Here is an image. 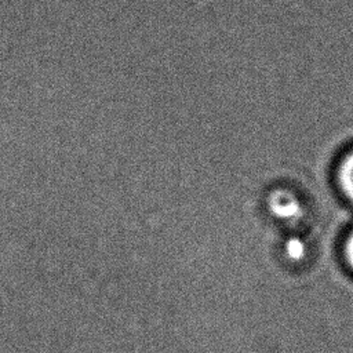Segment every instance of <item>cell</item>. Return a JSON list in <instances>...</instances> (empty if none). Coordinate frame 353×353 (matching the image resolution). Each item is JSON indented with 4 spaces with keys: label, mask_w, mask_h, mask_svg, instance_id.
Instances as JSON below:
<instances>
[{
    "label": "cell",
    "mask_w": 353,
    "mask_h": 353,
    "mask_svg": "<svg viewBox=\"0 0 353 353\" xmlns=\"http://www.w3.org/2000/svg\"><path fill=\"white\" fill-rule=\"evenodd\" d=\"M268 205L270 212L284 222H296L302 216L301 201L292 192L285 189H276L272 192Z\"/></svg>",
    "instance_id": "6da1fadb"
},
{
    "label": "cell",
    "mask_w": 353,
    "mask_h": 353,
    "mask_svg": "<svg viewBox=\"0 0 353 353\" xmlns=\"http://www.w3.org/2000/svg\"><path fill=\"white\" fill-rule=\"evenodd\" d=\"M336 181L342 194L353 203V150L349 152L339 163Z\"/></svg>",
    "instance_id": "7a4b0ae2"
},
{
    "label": "cell",
    "mask_w": 353,
    "mask_h": 353,
    "mask_svg": "<svg viewBox=\"0 0 353 353\" xmlns=\"http://www.w3.org/2000/svg\"><path fill=\"white\" fill-rule=\"evenodd\" d=\"M285 252L291 259H301L305 254V244L299 239H290L285 244Z\"/></svg>",
    "instance_id": "3957f363"
},
{
    "label": "cell",
    "mask_w": 353,
    "mask_h": 353,
    "mask_svg": "<svg viewBox=\"0 0 353 353\" xmlns=\"http://www.w3.org/2000/svg\"><path fill=\"white\" fill-rule=\"evenodd\" d=\"M343 254H345V259L347 266L353 270V230L349 233L345 245H343Z\"/></svg>",
    "instance_id": "277c9868"
}]
</instances>
